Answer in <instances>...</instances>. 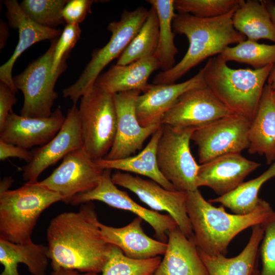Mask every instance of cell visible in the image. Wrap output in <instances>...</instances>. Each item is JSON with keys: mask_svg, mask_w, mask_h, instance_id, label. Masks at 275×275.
Instances as JSON below:
<instances>
[{"mask_svg": "<svg viewBox=\"0 0 275 275\" xmlns=\"http://www.w3.org/2000/svg\"><path fill=\"white\" fill-rule=\"evenodd\" d=\"M274 177L275 161L258 177L243 182L233 191L208 201L211 203H220L234 214L245 215L251 213L257 208L261 199L258 197V193L261 186Z\"/></svg>", "mask_w": 275, "mask_h": 275, "instance_id": "30", "label": "cell"}, {"mask_svg": "<svg viewBox=\"0 0 275 275\" xmlns=\"http://www.w3.org/2000/svg\"><path fill=\"white\" fill-rule=\"evenodd\" d=\"M167 248L153 275H209L194 238L178 227L167 233Z\"/></svg>", "mask_w": 275, "mask_h": 275, "instance_id": "22", "label": "cell"}, {"mask_svg": "<svg viewBox=\"0 0 275 275\" xmlns=\"http://www.w3.org/2000/svg\"><path fill=\"white\" fill-rule=\"evenodd\" d=\"M272 98H273L274 102L275 103V89L272 90Z\"/></svg>", "mask_w": 275, "mask_h": 275, "instance_id": "45", "label": "cell"}, {"mask_svg": "<svg viewBox=\"0 0 275 275\" xmlns=\"http://www.w3.org/2000/svg\"><path fill=\"white\" fill-rule=\"evenodd\" d=\"M78 24H67L56 42L53 55L51 72L59 77L66 67L65 60L80 38Z\"/></svg>", "mask_w": 275, "mask_h": 275, "instance_id": "36", "label": "cell"}, {"mask_svg": "<svg viewBox=\"0 0 275 275\" xmlns=\"http://www.w3.org/2000/svg\"><path fill=\"white\" fill-rule=\"evenodd\" d=\"M236 9L222 16L209 18H200L189 14L176 13L172 23L174 32L185 36L189 46L183 58L172 68L161 71L155 76L153 84H175L205 59L221 54L232 44H238L245 40L246 37L238 32L233 24L232 17Z\"/></svg>", "mask_w": 275, "mask_h": 275, "instance_id": "2", "label": "cell"}, {"mask_svg": "<svg viewBox=\"0 0 275 275\" xmlns=\"http://www.w3.org/2000/svg\"><path fill=\"white\" fill-rule=\"evenodd\" d=\"M103 170L81 148L66 155L48 177L38 182L58 193L64 202L69 203L75 196L96 187Z\"/></svg>", "mask_w": 275, "mask_h": 275, "instance_id": "12", "label": "cell"}, {"mask_svg": "<svg viewBox=\"0 0 275 275\" xmlns=\"http://www.w3.org/2000/svg\"><path fill=\"white\" fill-rule=\"evenodd\" d=\"M220 55L227 62L235 61L260 69L275 65V43L268 45L245 39L234 46L226 47Z\"/></svg>", "mask_w": 275, "mask_h": 275, "instance_id": "32", "label": "cell"}, {"mask_svg": "<svg viewBox=\"0 0 275 275\" xmlns=\"http://www.w3.org/2000/svg\"><path fill=\"white\" fill-rule=\"evenodd\" d=\"M112 180L116 185L134 193L153 210L168 212L184 234L189 239L194 238L186 210V192L169 190L152 180L144 179L120 171L112 175Z\"/></svg>", "mask_w": 275, "mask_h": 275, "instance_id": "11", "label": "cell"}, {"mask_svg": "<svg viewBox=\"0 0 275 275\" xmlns=\"http://www.w3.org/2000/svg\"><path fill=\"white\" fill-rule=\"evenodd\" d=\"M48 247L31 241L15 243L0 238V262L4 266L1 275H19L18 264L27 266L32 275H46L48 264Z\"/></svg>", "mask_w": 275, "mask_h": 275, "instance_id": "27", "label": "cell"}, {"mask_svg": "<svg viewBox=\"0 0 275 275\" xmlns=\"http://www.w3.org/2000/svg\"><path fill=\"white\" fill-rule=\"evenodd\" d=\"M186 207L198 249L209 255L226 256L232 240L243 230L263 224L274 211L260 199L252 213L239 215L227 212L222 205L213 206L198 189L186 192Z\"/></svg>", "mask_w": 275, "mask_h": 275, "instance_id": "3", "label": "cell"}, {"mask_svg": "<svg viewBox=\"0 0 275 275\" xmlns=\"http://www.w3.org/2000/svg\"><path fill=\"white\" fill-rule=\"evenodd\" d=\"M82 148L81 128L76 104L69 109L58 133L47 144L33 153L30 162L22 168V177L28 182H36L47 168L69 153Z\"/></svg>", "mask_w": 275, "mask_h": 275, "instance_id": "16", "label": "cell"}, {"mask_svg": "<svg viewBox=\"0 0 275 275\" xmlns=\"http://www.w3.org/2000/svg\"><path fill=\"white\" fill-rule=\"evenodd\" d=\"M13 182V179L10 177H6L1 182L0 193L9 190Z\"/></svg>", "mask_w": 275, "mask_h": 275, "instance_id": "42", "label": "cell"}, {"mask_svg": "<svg viewBox=\"0 0 275 275\" xmlns=\"http://www.w3.org/2000/svg\"><path fill=\"white\" fill-rule=\"evenodd\" d=\"M265 3L268 10L271 20L275 26V3L269 5L268 2L265 1Z\"/></svg>", "mask_w": 275, "mask_h": 275, "instance_id": "43", "label": "cell"}, {"mask_svg": "<svg viewBox=\"0 0 275 275\" xmlns=\"http://www.w3.org/2000/svg\"><path fill=\"white\" fill-rule=\"evenodd\" d=\"M234 113L204 85L181 95L163 116L161 124L177 128L197 129Z\"/></svg>", "mask_w": 275, "mask_h": 275, "instance_id": "14", "label": "cell"}, {"mask_svg": "<svg viewBox=\"0 0 275 275\" xmlns=\"http://www.w3.org/2000/svg\"><path fill=\"white\" fill-rule=\"evenodd\" d=\"M111 171L104 169L96 187L75 196L69 203L72 205H78L93 201H99L112 207L130 211L152 227L158 240L167 243L168 232L177 227L174 219L169 214H161L146 208L134 201L126 191L120 190L114 183L112 180Z\"/></svg>", "mask_w": 275, "mask_h": 275, "instance_id": "13", "label": "cell"}, {"mask_svg": "<svg viewBox=\"0 0 275 275\" xmlns=\"http://www.w3.org/2000/svg\"><path fill=\"white\" fill-rule=\"evenodd\" d=\"M267 83L270 85L272 90L275 89V65L270 73Z\"/></svg>", "mask_w": 275, "mask_h": 275, "instance_id": "44", "label": "cell"}, {"mask_svg": "<svg viewBox=\"0 0 275 275\" xmlns=\"http://www.w3.org/2000/svg\"><path fill=\"white\" fill-rule=\"evenodd\" d=\"M161 260L160 256L146 259L129 258L119 248L111 245L101 275H153Z\"/></svg>", "mask_w": 275, "mask_h": 275, "instance_id": "33", "label": "cell"}, {"mask_svg": "<svg viewBox=\"0 0 275 275\" xmlns=\"http://www.w3.org/2000/svg\"><path fill=\"white\" fill-rule=\"evenodd\" d=\"M204 85L201 69L193 77L180 83L150 84L136 100V113L140 124L147 126L161 124L163 116L181 95L190 89Z\"/></svg>", "mask_w": 275, "mask_h": 275, "instance_id": "20", "label": "cell"}, {"mask_svg": "<svg viewBox=\"0 0 275 275\" xmlns=\"http://www.w3.org/2000/svg\"><path fill=\"white\" fill-rule=\"evenodd\" d=\"M33 156V152L28 150L0 140V159L1 161L10 157H16L29 163L32 160Z\"/></svg>", "mask_w": 275, "mask_h": 275, "instance_id": "40", "label": "cell"}, {"mask_svg": "<svg viewBox=\"0 0 275 275\" xmlns=\"http://www.w3.org/2000/svg\"><path fill=\"white\" fill-rule=\"evenodd\" d=\"M240 0H174L178 13L209 18L226 14L239 6Z\"/></svg>", "mask_w": 275, "mask_h": 275, "instance_id": "35", "label": "cell"}, {"mask_svg": "<svg viewBox=\"0 0 275 275\" xmlns=\"http://www.w3.org/2000/svg\"><path fill=\"white\" fill-rule=\"evenodd\" d=\"M143 221L137 216L123 227H111L100 222L99 226L104 240L119 248L129 258L146 259L164 255L167 243L147 235L142 227Z\"/></svg>", "mask_w": 275, "mask_h": 275, "instance_id": "21", "label": "cell"}, {"mask_svg": "<svg viewBox=\"0 0 275 275\" xmlns=\"http://www.w3.org/2000/svg\"><path fill=\"white\" fill-rule=\"evenodd\" d=\"M66 117L59 106L47 118H29L13 111L0 130V140L22 148L44 146L58 133Z\"/></svg>", "mask_w": 275, "mask_h": 275, "instance_id": "17", "label": "cell"}, {"mask_svg": "<svg viewBox=\"0 0 275 275\" xmlns=\"http://www.w3.org/2000/svg\"><path fill=\"white\" fill-rule=\"evenodd\" d=\"M159 68V64L154 56L125 65L116 64L100 75L94 85L112 94L130 91L143 93L150 85L148 80L150 75Z\"/></svg>", "mask_w": 275, "mask_h": 275, "instance_id": "23", "label": "cell"}, {"mask_svg": "<svg viewBox=\"0 0 275 275\" xmlns=\"http://www.w3.org/2000/svg\"><path fill=\"white\" fill-rule=\"evenodd\" d=\"M3 3L7 9L6 15L9 24L18 30L19 39L11 57L0 67V80L17 92L18 90L14 84L12 73L17 59L33 44L43 40L58 38L63 31L36 23L25 14L16 0H5Z\"/></svg>", "mask_w": 275, "mask_h": 275, "instance_id": "19", "label": "cell"}, {"mask_svg": "<svg viewBox=\"0 0 275 275\" xmlns=\"http://www.w3.org/2000/svg\"><path fill=\"white\" fill-rule=\"evenodd\" d=\"M78 271L66 269L63 268H59L56 270H53L51 275H98L95 272H84L79 273Z\"/></svg>", "mask_w": 275, "mask_h": 275, "instance_id": "41", "label": "cell"}, {"mask_svg": "<svg viewBox=\"0 0 275 275\" xmlns=\"http://www.w3.org/2000/svg\"><path fill=\"white\" fill-rule=\"evenodd\" d=\"M260 164L240 153H229L199 165L197 186H207L221 196L238 187Z\"/></svg>", "mask_w": 275, "mask_h": 275, "instance_id": "18", "label": "cell"}, {"mask_svg": "<svg viewBox=\"0 0 275 275\" xmlns=\"http://www.w3.org/2000/svg\"><path fill=\"white\" fill-rule=\"evenodd\" d=\"M27 182L20 187L0 193V238L25 243L31 236L43 211L63 201L61 195L38 182Z\"/></svg>", "mask_w": 275, "mask_h": 275, "instance_id": "5", "label": "cell"}, {"mask_svg": "<svg viewBox=\"0 0 275 275\" xmlns=\"http://www.w3.org/2000/svg\"><path fill=\"white\" fill-rule=\"evenodd\" d=\"M78 108L83 149L95 161L103 158L116 133L113 94L94 85L81 97Z\"/></svg>", "mask_w": 275, "mask_h": 275, "instance_id": "6", "label": "cell"}, {"mask_svg": "<svg viewBox=\"0 0 275 275\" xmlns=\"http://www.w3.org/2000/svg\"><path fill=\"white\" fill-rule=\"evenodd\" d=\"M68 0H23L19 4L33 21L44 27L56 29L65 22L62 12Z\"/></svg>", "mask_w": 275, "mask_h": 275, "instance_id": "34", "label": "cell"}, {"mask_svg": "<svg viewBox=\"0 0 275 275\" xmlns=\"http://www.w3.org/2000/svg\"><path fill=\"white\" fill-rule=\"evenodd\" d=\"M261 225L264 235L259 252L262 267L258 275H275V211Z\"/></svg>", "mask_w": 275, "mask_h": 275, "instance_id": "37", "label": "cell"}, {"mask_svg": "<svg viewBox=\"0 0 275 275\" xmlns=\"http://www.w3.org/2000/svg\"><path fill=\"white\" fill-rule=\"evenodd\" d=\"M251 122L244 116L234 113L196 129L191 140L198 146L199 162L203 164L221 155L240 153L248 149Z\"/></svg>", "mask_w": 275, "mask_h": 275, "instance_id": "10", "label": "cell"}, {"mask_svg": "<svg viewBox=\"0 0 275 275\" xmlns=\"http://www.w3.org/2000/svg\"><path fill=\"white\" fill-rule=\"evenodd\" d=\"M161 129L156 148L160 172L176 190L186 192L198 189L199 165L189 147L191 135L196 129L177 128L162 124Z\"/></svg>", "mask_w": 275, "mask_h": 275, "instance_id": "8", "label": "cell"}, {"mask_svg": "<svg viewBox=\"0 0 275 275\" xmlns=\"http://www.w3.org/2000/svg\"><path fill=\"white\" fill-rule=\"evenodd\" d=\"M92 0H70L64 6L62 15L66 24H78L91 13Z\"/></svg>", "mask_w": 275, "mask_h": 275, "instance_id": "38", "label": "cell"}, {"mask_svg": "<svg viewBox=\"0 0 275 275\" xmlns=\"http://www.w3.org/2000/svg\"><path fill=\"white\" fill-rule=\"evenodd\" d=\"M16 93L7 84L0 82V130L3 127L9 115L12 112L13 106L17 102Z\"/></svg>", "mask_w": 275, "mask_h": 275, "instance_id": "39", "label": "cell"}, {"mask_svg": "<svg viewBox=\"0 0 275 275\" xmlns=\"http://www.w3.org/2000/svg\"><path fill=\"white\" fill-rule=\"evenodd\" d=\"M58 38L51 40L46 51L26 67L21 73L13 77L16 89L24 97L20 115L29 118H47L58 94L54 87L59 76L51 72L52 58Z\"/></svg>", "mask_w": 275, "mask_h": 275, "instance_id": "9", "label": "cell"}, {"mask_svg": "<svg viewBox=\"0 0 275 275\" xmlns=\"http://www.w3.org/2000/svg\"><path fill=\"white\" fill-rule=\"evenodd\" d=\"M263 235L261 224L252 227L246 246L240 253L232 258L223 255H209L198 249L209 275H258L257 258Z\"/></svg>", "mask_w": 275, "mask_h": 275, "instance_id": "25", "label": "cell"}, {"mask_svg": "<svg viewBox=\"0 0 275 275\" xmlns=\"http://www.w3.org/2000/svg\"><path fill=\"white\" fill-rule=\"evenodd\" d=\"M272 91L266 83L248 133V152L264 155L267 164L275 161V103Z\"/></svg>", "mask_w": 275, "mask_h": 275, "instance_id": "24", "label": "cell"}, {"mask_svg": "<svg viewBox=\"0 0 275 275\" xmlns=\"http://www.w3.org/2000/svg\"><path fill=\"white\" fill-rule=\"evenodd\" d=\"M92 202L76 212H65L53 218L46 238L53 270L59 268L81 272H101L111 248L102 237Z\"/></svg>", "mask_w": 275, "mask_h": 275, "instance_id": "1", "label": "cell"}, {"mask_svg": "<svg viewBox=\"0 0 275 275\" xmlns=\"http://www.w3.org/2000/svg\"><path fill=\"white\" fill-rule=\"evenodd\" d=\"M274 65L260 69H233L220 54L201 69L205 86L227 107L252 121Z\"/></svg>", "mask_w": 275, "mask_h": 275, "instance_id": "4", "label": "cell"}, {"mask_svg": "<svg viewBox=\"0 0 275 275\" xmlns=\"http://www.w3.org/2000/svg\"><path fill=\"white\" fill-rule=\"evenodd\" d=\"M141 92L130 91L113 94L117 115L115 140L103 158L115 160L132 156L143 147L144 142L160 127V123L142 126L137 117L136 103Z\"/></svg>", "mask_w": 275, "mask_h": 275, "instance_id": "15", "label": "cell"}, {"mask_svg": "<svg viewBox=\"0 0 275 275\" xmlns=\"http://www.w3.org/2000/svg\"><path fill=\"white\" fill-rule=\"evenodd\" d=\"M232 21L234 28L247 39H266L275 43V26L265 1L240 0Z\"/></svg>", "mask_w": 275, "mask_h": 275, "instance_id": "28", "label": "cell"}, {"mask_svg": "<svg viewBox=\"0 0 275 275\" xmlns=\"http://www.w3.org/2000/svg\"><path fill=\"white\" fill-rule=\"evenodd\" d=\"M158 18L156 10L151 6L142 26L119 57L116 64L125 65L153 56L158 45Z\"/></svg>", "mask_w": 275, "mask_h": 275, "instance_id": "31", "label": "cell"}, {"mask_svg": "<svg viewBox=\"0 0 275 275\" xmlns=\"http://www.w3.org/2000/svg\"><path fill=\"white\" fill-rule=\"evenodd\" d=\"M149 11L143 7L132 11L124 10L119 20L109 23V40L103 47L93 52L90 61L77 80L63 90L64 98H69L73 104H76L79 98L94 85L102 70L113 60L119 58L140 31Z\"/></svg>", "mask_w": 275, "mask_h": 275, "instance_id": "7", "label": "cell"}, {"mask_svg": "<svg viewBox=\"0 0 275 275\" xmlns=\"http://www.w3.org/2000/svg\"><path fill=\"white\" fill-rule=\"evenodd\" d=\"M174 0H149L156 11L159 20L158 45L154 57L158 61L160 69L166 71L175 65V57L178 51L174 42L175 33L173 29V20L176 13Z\"/></svg>", "mask_w": 275, "mask_h": 275, "instance_id": "29", "label": "cell"}, {"mask_svg": "<svg viewBox=\"0 0 275 275\" xmlns=\"http://www.w3.org/2000/svg\"><path fill=\"white\" fill-rule=\"evenodd\" d=\"M161 130V125L137 155L115 160L102 158L95 160L96 163L103 170L115 169L146 176L168 190H176L161 173L157 165L156 148Z\"/></svg>", "mask_w": 275, "mask_h": 275, "instance_id": "26", "label": "cell"}]
</instances>
